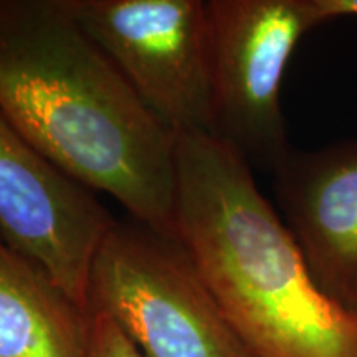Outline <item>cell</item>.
I'll list each match as a JSON object with an SVG mask.
<instances>
[{"label":"cell","instance_id":"2","mask_svg":"<svg viewBox=\"0 0 357 357\" xmlns=\"http://www.w3.org/2000/svg\"><path fill=\"white\" fill-rule=\"evenodd\" d=\"M176 238L253 357H357V312L321 289L252 166L211 134L177 136Z\"/></svg>","mask_w":357,"mask_h":357},{"label":"cell","instance_id":"3","mask_svg":"<svg viewBox=\"0 0 357 357\" xmlns=\"http://www.w3.org/2000/svg\"><path fill=\"white\" fill-rule=\"evenodd\" d=\"M88 311L105 312L146 357H253L184 245L139 222H118L89 271Z\"/></svg>","mask_w":357,"mask_h":357},{"label":"cell","instance_id":"9","mask_svg":"<svg viewBox=\"0 0 357 357\" xmlns=\"http://www.w3.org/2000/svg\"><path fill=\"white\" fill-rule=\"evenodd\" d=\"M83 357H146L128 334L105 312H91V326Z\"/></svg>","mask_w":357,"mask_h":357},{"label":"cell","instance_id":"10","mask_svg":"<svg viewBox=\"0 0 357 357\" xmlns=\"http://www.w3.org/2000/svg\"><path fill=\"white\" fill-rule=\"evenodd\" d=\"M326 22L339 19H357V0H318Z\"/></svg>","mask_w":357,"mask_h":357},{"label":"cell","instance_id":"7","mask_svg":"<svg viewBox=\"0 0 357 357\" xmlns=\"http://www.w3.org/2000/svg\"><path fill=\"white\" fill-rule=\"evenodd\" d=\"M271 174L278 213L316 283L357 312V139L293 147Z\"/></svg>","mask_w":357,"mask_h":357},{"label":"cell","instance_id":"6","mask_svg":"<svg viewBox=\"0 0 357 357\" xmlns=\"http://www.w3.org/2000/svg\"><path fill=\"white\" fill-rule=\"evenodd\" d=\"M114 223L95 192L42 158L0 113V236L84 310L93 258Z\"/></svg>","mask_w":357,"mask_h":357},{"label":"cell","instance_id":"8","mask_svg":"<svg viewBox=\"0 0 357 357\" xmlns=\"http://www.w3.org/2000/svg\"><path fill=\"white\" fill-rule=\"evenodd\" d=\"M91 312L0 236V357H83Z\"/></svg>","mask_w":357,"mask_h":357},{"label":"cell","instance_id":"4","mask_svg":"<svg viewBox=\"0 0 357 357\" xmlns=\"http://www.w3.org/2000/svg\"><path fill=\"white\" fill-rule=\"evenodd\" d=\"M213 136L273 171L293 146L281 83L294 48L328 24L318 0H207Z\"/></svg>","mask_w":357,"mask_h":357},{"label":"cell","instance_id":"1","mask_svg":"<svg viewBox=\"0 0 357 357\" xmlns=\"http://www.w3.org/2000/svg\"><path fill=\"white\" fill-rule=\"evenodd\" d=\"M0 113L66 176L176 238L177 134L146 108L66 0H0Z\"/></svg>","mask_w":357,"mask_h":357},{"label":"cell","instance_id":"5","mask_svg":"<svg viewBox=\"0 0 357 357\" xmlns=\"http://www.w3.org/2000/svg\"><path fill=\"white\" fill-rule=\"evenodd\" d=\"M66 6L174 134L213 136L207 0H66Z\"/></svg>","mask_w":357,"mask_h":357}]
</instances>
